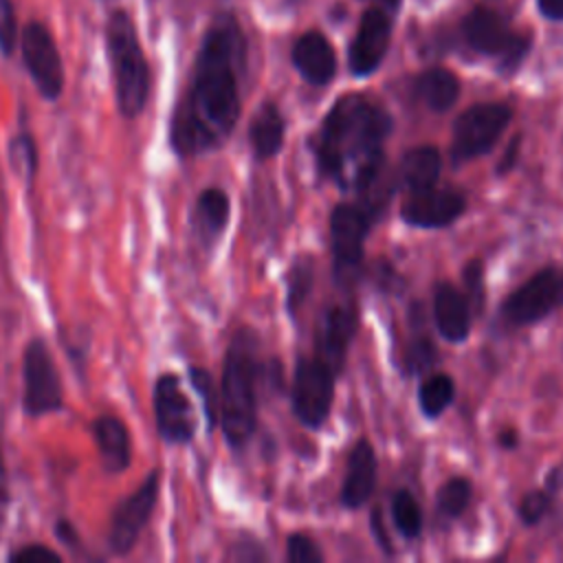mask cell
Returning a JSON list of instances; mask_svg holds the SVG:
<instances>
[{"label": "cell", "mask_w": 563, "mask_h": 563, "mask_svg": "<svg viewBox=\"0 0 563 563\" xmlns=\"http://www.w3.org/2000/svg\"><path fill=\"white\" fill-rule=\"evenodd\" d=\"M244 37L231 15H220L205 33L187 95L176 106L169 141L178 156L218 150L240 119V75Z\"/></svg>", "instance_id": "obj_1"}, {"label": "cell", "mask_w": 563, "mask_h": 563, "mask_svg": "<svg viewBox=\"0 0 563 563\" xmlns=\"http://www.w3.org/2000/svg\"><path fill=\"white\" fill-rule=\"evenodd\" d=\"M391 130L389 112L369 97L352 92L336 99L314 136L321 176L345 194L365 196L380 176Z\"/></svg>", "instance_id": "obj_2"}, {"label": "cell", "mask_w": 563, "mask_h": 563, "mask_svg": "<svg viewBox=\"0 0 563 563\" xmlns=\"http://www.w3.org/2000/svg\"><path fill=\"white\" fill-rule=\"evenodd\" d=\"M257 339L251 330H240L231 339L220 380V424L231 449H244L257 427Z\"/></svg>", "instance_id": "obj_3"}, {"label": "cell", "mask_w": 563, "mask_h": 563, "mask_svg": "<svg viewBox=\"0 0 563 563\" xmlns=\"http://www.w3.org/2000/svg\"><path fill=\"white\" fill-rule=\"evenodd\" d=\"M108 57L114 75L119 112L134 119L143 112L150 95V66L139 44L132 18L125 11H112L106 24Z\"/></svg>", "instance_id": "obj_4"}, {"label": "cell", "mask_w": 563, "mask_h": 563, "mask_svg": "<svg viewBox=\"0 0 563 563\" xmlns=\"http://www.w3.org/2000/svg\"><path fill=\"white\" fill-rule=\"evenodd\" d=\"M376 209L365 202H339L330 213V240L334 257V277L339 286H350L363 264L367 233Z\"/></svg>", "instance_id": "obj_5"}, {"label": "cell", "mask_w": 563, "mask_h": 563, "mask_svg": "<svg viewBox=\"0 0 563 563\" xmlns=\"http://www.w3.org/2000/svg\"><path fill=\"white\" fill-rule=\"evenodd\" d=\"M512 119L506 103H475L453 121L451 163L462 165L482 154H488Z\"/></svg>", "instance_id": "obj_6"}, {"label": "cell", "mask_w": 563, "mask_h": 563, "mask_svg": "<svg viewBox=\"0 0 563 563\" xmlns=\"http://www.w3.org/2000/svg\"><path fill=\"white\" fill-rule=\"evenodd\" d=\"M336 374L317 356H301L292 372L290 409L295 418L317 431L330 418Z\"/></svg>", "instance_id": "obj_7"}, {"label": "cell", "mask_w": 563, "mask_h": 563, "mask_svg": "<svg viewBox=\"0 0 563 563\" xmlns=\"http://www.w3.org/2000/svg\"><path fill=\"white\" fill-rule=\"evenodd\" d=\"M462 33L471 48L499 57V73L512 75L523 62L530 37L512 33L506 20L488 9H475L462 20Z\"/></svg>", "instance_id": "obj_8"}, {"label": "cell", "mask_w": 563, "mask_h": 563, "mask_svg": "<svg viewBox=\"0 0 563 563\" xmlns=\"http://www.w3.org/2000/svg\"><path fill=\"white\" fill-rule=\"evenodd\" d=\"M563 308V268L545 266L504 301L499 317L510 325H532Z\"/></svg>", "instance_id": "obj_9"}, {"label": "cell", "mask_w": 563, "mask_h": 563, "mask_svg": "<svg viewBox=\"0 0 563 563\" xmlns=\"http://www.w3.org/2000/svg\"><path fill=\"white\" fill-rule=\"evenodd\" d=\"M24 411L31 418L62 409V380L44 339L35 336L24 350Z\"/></svg>", "instance_id": "obj_10"}, {"label": "cell", "mask_w": 563, "mask_h": 563, "mask_svg": "<svg viewBox=\"0 0 563 563\" xmlns=\"http://www.w3.org/2000/svg\"><path fill=\"white\" fill-rule=\"evenodd\" d=\"M20 46L24 66L40 95L48 101L59 99L64 88V66L48 29L40 22H29L22 31Z\"/></svg>", "instance_id": "obj_11"}, {"label": "cell", "mask_w": 563, "mask_h": 563, "mask_svg": "<svg viewBox=\"0 0 563 563\" xmlns=\"http://www.w3.org/2000/svg\"><path fill=\"white\" fill-rule=\"evenodd\" d=\"M358 330V312L352 301H336L328 303L314 330V356L321 358L336 376L345 367L347 347L354 341Z\"/></svg>", "instance_id": "obj_12"}, {"label": "cell", "mask_w": 563, "mask_h": 563, "mask_svg": "<svg viewBox=\"0 0 563 563\" xmlns=\"http://www.w3.org/2000/svg\"><path fill=\"white\" fill-rule=\"evenodd\" d=\"M158 471H152L145 477V482L130 497H125L112 512L108 543L114 554H128L134 548L136 539L141 537L143 528L147 526L154 512L158 499Z\"/></svg>", "instance_id": "obj_13"}, {"label": "cell", "mask_w": 563, "mask_h": 563, "mask_svg": "<svg viewBox=\"0 0 563 563\" xmlns=\"http://www.w3.org/2000/svg\"><path fill=\"white\" fill-rule=\"evenodd\" d=\"M154 416L156 429L167 444H187L194 438L196 413L176 374L158 376L154 385Z\"/></svg>", "instance_id": "obj_14"}, {"label": "cell", "mask_w": 563, "mask_h": 563, "mask_svg": "<svg viewBox=\"0 0 563 563\" xmlns=\"http://www.w3.org/2000/svg\"><path fill=\"white\" fill-rule=\"evenodd\" d=\"M466 211V198L453 187H427L407 191L400 205V218L416 229H444Z\"/></svg>", "instance_id": "obj_15"}, {"label": "cell", "mask_w": 563, "mask_h": 563, "mask_svg": "<svg viewBox=\"0 0 563 563\" xmlns=\"http://www.w3.org/2000/svg\"><path fill=\"white\" fill-rule=\"evenodd\" d=\"M389 40H391L389 9L369 7L363 13L356 35L350 44V70L356 77L372 75L380 66L389 48Z\"/></svg>", "instance_id": "obj_16"}, {"label": "cell", "mask_w": 563, "mask_h": 563, "mask_svg": "<svg viewBox=\"0 0 563 563\" xmlns=\"http://www.w3.org/2000/svg\"><path fill=\"white\" fill-rule=\"evenodd\" d=\"M376 477H378V462H376L374 446L365 438H361L356 440V444L347 455L345 477L339 495L341 504L350 510H356L363 504H367V499L376 488Z\"/></svg>", "instance_id": "obj_17"}, {"label": "cell", "mask_w": 563, "mask_h": 563, "mask_svg": "<svg viewBox=\"0 0 563 563\" xmlns=\"http://www.w3.org/2000/svg\"><path fill=\"white\" fill-rule=\"evenodd\" d=\"M471 306L453 284L440 282L433 288V323L442 339L462 343L471 332Z\"/></svg>", "instance_id": "obj_18"}, {"label": "cell", "mask_w": 563, "mask_h": 563, "mask_svg": "<svg viewBox=\"0 0 563 563\" xmlns=\"http://www.w3.org/2000/svg\"><path fill=\"white\" fill-rule=\"evenodd\" d=\"M292 64L312 86H325L336 73V55L332 44L317 31L303 33L292 46Z\"/></svg>", "instance_id": "obj_19"}, {"label": "cell", "mask_w": 563, "mask_h": 563, "mask_svg": "<svg viewBox=\"0 0 563 563\" xmlns=\"http://www.w3.org/2000/svg\"><path fill=\"white\" fill-rule=\"evenodd\" d=\"M229 216H231L229 196L218 187L202 189L191 213V222L198 240L205 246H213L216 240L224 233L229 224Z\"/></svg>", "instance_id": "obj_20"}, {"label": "cell", "mask_w": 563, "mask_h": 563, "mask_svg": "<svg viewBox=\"0 0 563 563\" xmlns=\"http://www.w3.org/2000/svg\"><path fill=\"white\" fill-rule=\"evenodd\" d=\"M92 435L106 473L117 475L130 466V433L117 416H99L92 422Z\"/></svg>", "instance_id": "obj_21"}, {"label": "cell", "mask_w": 563, "mask_h": 563, "mask_svg": "<svg viewBox=\"0 0 563 563\" xmlns=\"http://www.w3.org/2000/svg\"><path fill=\"white\" fill-rule=\"evenodd\" d=\"M284 132H286V121L279 108L271 101L262 103L249 125V141L255 158L266 161L277 156L284 145Z\"/></svg>", "instance_id": "obj_22"}, {"label": "cell", "mask_w": 563, "mask_h": 563, "mask_svg": "<svg viewBox=\"0 0 563 563\" xmlns=\"http://www.w3.org/2000/svg\"><path fill=\"white\" fill-rule=\"evenodd\" d=\"M442 169L440 150L433 145H420L405 152L398 165V180L407 191H418L438 185Z\"/></svg>", "instance_id": "obj_23"}, {"label": "cell", "mask_w": 563, "mask_h": 563, "mask_svg": "<svg viewBox=\"0 0 563 563\" xmlns=\"http://www.w3.org/2000/svg\"><path fill=\"white\" fill-rule=\"evenodd\" d=\"M416 95L433 112H446L460 97V81L446 68H427L416 79Z\"/></svg>", "instance_id": "obj_24"}, {"label": "cell", "mask_w": 563, "mask_h": 563, "mask_svg": "<svg viewBox=\"0 0 563 563\" xmlns=\"http://www.w3.org/2000/svg\"><path fill=\"white\" fill-rule=\"evenodd\" d=\"M455 398V383L449 374L435 372L427 376L418 387V405L424 418L435 420L440 418Z\"/></svg>", "instance_id": "obj_25"}, {"label": "cell", "mask_w": 563, "mask_h": 563, "mask_svg": "<svg viewBox=\"0 0 563 563\" xmlns=\"http://www.w3.org/2000/svg\"><path fill=\"white\" fill-rule=\"evenodd\" d=\"M391 521L405 539H418L422 532L420 504L407 488H400L391 495Z\"/></svg>", "instance_id": "obj_26"}, {"label": "cell", "mask_w": 563, "mask_h": 563, "mask_svg": "<svg viewBox=\"0 0 563 563\" xmlns=\"http://www.w3.org/2000/svg\"><path fill=\"white\" fill-rule=\"evenodd\" d=\"M9 161L13 172L24 180L26 187L33 185L35 174H37V147L31 134L20 132L18 136L11 139L9 143Z\"/></svg>", "instance_id": "obj_27"}, {"label": "cell", "mask_w": 563, "mask_h": 563, "mask_svg": "<svg viewBox=\"0 0 563 563\" xmlns=\"http://www.w3.org/2000/svg\"><path fill=\"white\" fill-rule=\"evenodd\" d=\"M471 493H473V486L466 477H451L446 479L440 488H438V495H435V504H438V510L449 517V519H457L464 515L468 501H471Z\"/></svg>", "instance_id": "obj_28"}, {"label": "cell", "mask_w": 563, "mask_h": 563, "mask_svg": "<svg viewBox=\"0 0 563 563\" xmlns=\"http://www.w3.org/2000/svg\"><path fill=\"white\" fill-rule=\"evenodd\" d=\"M312 288V260L310 257H299L292 262L290 273H288V297H286V308L290 314H297L299 306L308 297Z\"/></svg>", "instance_id": "obj_29"}, {"label": "cell", "mask_w": 563, "mask_h": 563, "mask_svg": "<svg viewBox=\"0 0 563 563\" xmlns=\"http://www.w3.org/2000/svg\"><path fill=\"white\" fill-rule=\"evenodd\" d=\"M189 378H191V385H194V389L198 391V396L202 400L207 427L211 431L220 422V391L213 387L211 374L202 367H191Z\"/></svg>", "instance_id": "obj_30"}, {"label": "cell", "mask_w": 563, "mask_h": 563, "mask_svg": "<svg viewBox=\"0 0 563 563\" xmlns=\"http://www.w3.org/2000/svg\"><path fill=\"white\" fill-rule=\"evenodd\" d=\"M438 363V350L431 339L427 336H416L402 358V367L407 376H420L429 372Z\"/></svg>", "instance_id": "obj_31"}, {"label": "cell", "mask_w": 563, "mask_h": 563, "mask_svg": "<svg viewBox=\"0 0 563 563\" xmlns=\"http://www.w3.org/2000/svg\"><path fill=\"white\" fill-rule=\"evenodd\" d=\"M552 493L550 490H530L521 497L519 506H517V515L526 526H537L543 521V517L550 512L552 508Z\"/></svg>", "instance_id": "obj_32"}, {"label": "cell", "mask_w": 563, "mask_h": 563, "mask_svg": "<svg viewBox=\"0 0 563 563\" xmlns=\"http://www.w3.org/2000/svg\"><path fill=\"white\" fill-rule=\"evenodd\" d=\"M286 559L290 563H321L323 552L308 534L295 532L286 539Z\"/></svg>", "instance_id": "obj_33"}, {"label": "cell", "mask_w": 563, "mask_h": 563, "mask_svg": "<svg viewBox=\"0 0 563 563\" xmlns=\"http://www.w3.org/2000/svg\"><path fill=\"white\" fill-rule=\"evenodd\" d=\"M464 297L468 301V306L475 308V312H482L484 308V268H482V262L479 260H471L464 271Z\"/></svg>", "instance_id": "obj_34"}, {"label": "cell", "mask_w": 563, "mask_h": 563, "mask_svg": "<svg viewBox=\"0 0 563 563\" xmlns=\"http://www.w3.org/2000/svg\"><path fill=\"white\" fill-rule=\"evenodd\" d=\"M18 42V20L11 0H0V53L11 55Z\"/></svg>", "instance_id": "obj_35"}, {"label": "cell", "mask_w": 563, "mask_h": 563, "mask_svg": "<svg viewBox=\"0 0 563 563\" xmlns=\"http://www.w3.org/2000/svg\"><path fill=\"white\" fill-rule=\"evenodd\" d=\"M9 561H13V563H59L62 556L42 543H31V545H24V548L11 552Z\"/></svg>", "instance_id": "obj_36"}, {"label": "cell", "mask_w": 563, "mask_h": 563, "mask_svg": "<svg viewBox=\"0 0 563 563\" xmlns=\"http://www.w3.org/2000/svg\"><path fill=\"white\" fill-rule=\"evenodd\" d=\"M231 559H238V561H264L266 559V552L262 548V543L249 534H242L233 548H231Z\"/></svg>", "instance_id": "obj_37"}, {"label": "cell", "mask_w": 563, "mask_h": 563, "mask_svg": "<svg viewBox=\"0 0 563 563\" xmlns=\"http://www.w3.org/2000/svg\"><path fill=\"white\" fill-rule=\"evenodd\" d=\"M369 526H372V532L376 537V543L380 545V550L385 554H391V543H389V537L385 534L383 530V517H380V508H374L372 510V519H369Z\"/></svg>", "instance_id": "obj_38"}, {"label": "cell", "mask_w": 563, "mask_h": 563, "mask_svg": "<svg viewBox=\"0 0 563 563\" xmlns=\"http://www.w3.org/2000/svg\"><path fill=\"white\" fill-rule=\"evenodd\" d=\"M519 147H521V139L515 136V139L510 141V145L506 147L504 158H501L499 165H497V174H499V176L506 174V172H510V169L515 167V163H517V158H519Z\"/></svg>", "instance_id": "obj_39"}, {"label": "cell", "mask_w": 563, "mask_h": 563, "mask_svg": "<svg viewBox=\"0 0 563 563\" xmlns=\"http://www.w3.org/2000/svg\"><path fill=\"white\" fill-rule=\"evenodd\" d=\"M545 490H550L552 495L563 490V460L548 471V475H545Z\"/></svg>", "instance_id": "obj_40"}, {"label": "cell", "mask_w": 563, "mask_h": 563, "mask_svg": "<svg viewBox=\"0 0 563 563\" xmlns=\"http://www.w3.org/2000/svg\"><path fill=\"white\" fill-rule=\"evenodd\" d=\"M55 532H57V539L64 541L68 548H70V545H77V541H79L75 526H73L70 521H66V519H59V521L55 523Z\"/></svg>", "instance_id": "obj_41"}, {"label": "cell", "mask_w": 563, "mask_h": 563, "mask_svg": "<svg viewBox=\"0 0 563 563\" xmlns=\"http://www.w3.org/2000/svg\"><path fill=\"white\" fill-rule=\"evenodd\" d=\"M539 11L550 20H563V0H537Z\"/></svg>", "instance_id": "obj_42"}, {"label": "cell", "mask_w": 563, "mask_h": 563, "mask_svg": "<svg viewBox=\"0 0 563 563\" xmlns=\"http://www.w3.org/2000/svg\"><path fill=\"white\" fill-rule=\"evenodd\" d=\"M7 504H9V490H7V477H4V466H2V457H0V530L4 523V515H7Z\"/></svg>", "instance_id": "obj_43"}, {"label": "cell", "mask_w": 563, "mask_h": 563, "mask_svg": "<svg viewBox=\"0 0 563 563\" xmlns=\"http://www.w3.org/2000/svg\"><path fill=\"white\" fill-rule=\"evenodd\" d=\"M499 444H501L504 449H515V446L519 444V440H517V431L506 429L504 433H499Z\"/></svg>", "instance_id": "obj_44"}, {"label": "cell", "mask_w": 563, "mask_h": 563, "mask_svg": "<svg viewBox=\"0 0 563 563\" xmlns=\"http://www.w3.org/2000/svg\"><path fill=\"white\" fill-rule=\"evenodd\" d=\"M378 7H385V9H389V11H394L396 7H398V2L400 0H374Z\"/></svg>", "instance_id": "obj_45"}]
</instances>
